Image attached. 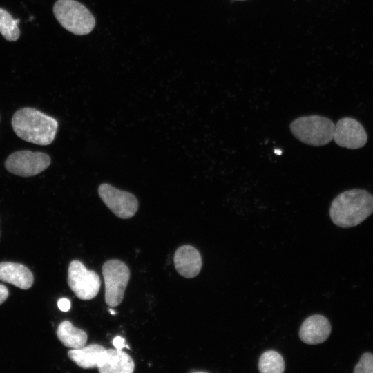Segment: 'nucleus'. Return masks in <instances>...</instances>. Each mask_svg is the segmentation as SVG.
<instances>
[{"label": "nucleus", "mask_w": 373, "mask_h": 373, "mask_svg": "<svg viewBox=\"0 0 373 373\" xmlns=\"http://www.w3.org/2000/svg\"><path fill=\"white\" fill-rule=\"evenodd\" d=\"M373 213V195L360 189L338 195L332 202L329 216L336 226L350 228L361 224Z\"/></svg>", "instance_id": "1"}, {"label": "nucleus", "mask_w": 373, "mask_h": 373, "mask_svg": "<svg viewBox=\"0 0 373 373\" xmlns=\"http://www.w3.org/2000/svg\"><path fill=\"white\" fill-rule=\"evenodd\" d=\"M12 126L21 139L38 145L51 144L56 135L57 121L41 111L30 107L15 112Z\"/></svg>", "instance_id": "2"}, {"label": "nucleus", "mask_w": 373, "mask_h": 373, "mask_svg": "<svg viewBox=\"0 0 373 373\" xmlns=\"http://www.w3.org/2000/svg\"><path fill=\"white\" fill-rule=\"evenodd\" d=\"M289 128L292 135L301 142L320 146L333 140L335 124L326 117L312 115L295 119Z\"/></svg>", "instance_id": "3"}, {"label": "nucleus", "mask_w": 373, "mask_h": 373, "mask_svg": "<svg viewBox=\"0 0 373 373\" xmlns=\"http://www.w3.org/2000/svg\"><path fill=\"white\" fill-rule=\"evenodd\" d=\"M53 13L63 28L77 35L90 33L95 26L93 14L75 0H57L53 6Z\"/></svg>", "instance_id": "4"}, {"label": "nucleus", "mask_w": 373, "mask_h": 373, "mask_svg": "<svg viewBox=\"0 0 373 373\" xmlns=\"http://www.w3.org/2000/svg\"><path fill=\"white\" fill-rule=\"evenodd\" d=\"M105 283V302L109 307L119 305L124 298L130 278V270L123 262L112 259L102 266Z\"/></svg>", "instance_id": "5"}, {"label": "nucleus", "mask_w": 373, "mask_h": 373, "mask_svg": "<svg viewBox=\"0 0 373 373\" xmlns=\"http://www.w3.org/2000/svg\"><path fill=\"white\" fill-rule=\"evenodd\" d=\"M68 283L77 298L90 300L98 294L101 280L96 272L87 269L82 262L75 260L68 267Z\"/></svg>", "instance_id": "6"}, {"label": "nucleus", "mask_w": 373, "mask_h": 373, "mask_svg": "<svg viewBox=\"0 0 373 373\" xmlns=\"http://www.w3.org/2000/svg\"><path fill=\"white\" fill-rule=\"evenodd\" d=\"M50 164V156L42 152L28 150L10 154L5 161V167L10 173L21 177L36 175Z\"/></svg>", "instance_id": "7"}, {"label": "nucleus", "mask_w": 373, "mask_h": 373, "mask_svg": "<svg viewBox=\"0 0 373 373\" xmlns=\"http://www.w3.org/2000/svg\"><path fill=\"white\" fill-rule=\"evenodd\" d=\"M98 193L108 209L120 218H130L137 211L138 201L135 196L129 192L104 183L99 185Z\"/></svg>", "instance_id": "8"}, {"label": "nucleus", "mask_w": 373, "mask_h": 373, "mask_svg": "<svg viewBox=\"0 0 373 373\" xmlns=\"http://www.w3.org/2000/svg\"><path fill=\"white\" fill-rule=\"evenodd\" d=\"M333 140L341 147L357 149L365 146L367 135L358 121L352 117H343L335 124Z\"/></svg>", "instance_id": "9"}, {"label": "nucleus", "mask_w": 373, "mask_h": 373, "mask_svg": "<svg viewBox=\"0 0 373 373\" xmlns=\"http://www.w3.org/2000/svg\"><path fill=\"white\" fill-rule=\"evenodd\" d=\"M331 330L330 323L326 317L321 314H314L303 322L299 330V336L305 343L316 345L325 341Z\"/></svg>", "instance_id": "10"}, {"label": "nucleus", "mask_w": 373, "mask_h": 373, "mask_svg": "<svg viewBox=\"0 0 373 373\" xmlns=\"http://www.w3.org/2000/svg\"><path fill=\"white\" fill-rule=\"evenodd\" d=\"M173 261L177 271L186 278L196 276L202 265L200 252L191 245L180 247L174 254Z\"/></svg>", "instance_id": "11"}, {"label": "nucleus", "mask_w": 373, "mask_h": 373, "mask_svg": "<svg viewBox=\"0 0 373 373\" xmlns=\"http://www.w3.org/2000/svg\"><path fill=\"white\" fill-rule=\"evenodd\" d=\"M135 364L132 358L118 349H106L97 369L100 373H132Z\"/></svg>", "instance_id": "12"}, {"label": "nucleus", "mask_w": 373, "mask_h": 373, "mask_svg": "<svg viewBox=\"0 0 373 373\" xmlns=\"http://www.w3.org/2000/svg\"><path fill=\"white\" fill-rule=\"evenodd\" d=\"M0 280L28 289L32 285L34 277L31 271L22 264L2 262H0Z\"/></svg>", "instance_id": "13"}, {"label": "nucleus", "mask_w": 373, "mask_h": 373, "mask_svg": "<svg viewBox=\"0 0 373 373\" xmlns=\"http://www.w3.org/2000/svg\"><path fill=\"white\" fill-rule=\"evenodd\" d=\"M106 348L99 344H90L86 347L73 349L68 352V358L83 369L97 367Z\"/></svg>", "instance_id": "14"}, {"label": "nucleus", "mask_w": 373, "mask_h": 373, "mask_svg": "<svg viewBox=\"0 0 373 373\" xmlns=\"http://www.w3.org/2000/svg\"><path fill=\"white\" fill-rule=\"evenodd\" d=\"M57 335L64 346L73 349L84 347L88 338V336L84 330L74 327L68 321H62L59 325Z\"/></svg>", "instance_id": "15"}, {"label": "nucleus", "mask_w": 373, "mask_h": 373, "mask_svg": "<svg viewBox=\"0 0 373 373\" xmlns=\"http://www.w3.org/2000/svg\"><path fill=\"white\" fill-rule=\"evenodd\" d=\"M258 370L261 373H282L285 362L280 353L274 350L263 352L258 361Z\"/></svg>", "instance_id": "16"}, {"label": "nucleus", "mask_w": 373, "mask_h": 373, "mask_svg": "<svg viewBox=\"0 0 373 373\" xmlns=\"http://www.w3.org/2000/svg\"><path fill=\"white\" fill-rule=\"evenodd\" d=\"M19 19H14L5 9L0 8V33L8 41H15L20 36Z\"/></svg>", "instance_id": "17"}, {"label": "nucleus", "mask_w": 373, "mask_h": 373, "mask_svg": "<svg viewBox=\"0 0 373 373\" xmlns=\"http://www.w3.org/2000/svg\"><path fill=\"white\" fill-rule=\"evenodd\" d=\"M354 373H373V354L363 353L353 370Z\"/></svg>", "instance_id": "18"}, {"label": "nucleus", "mask_w": 373, "mask_h": 373, "mask_svg": "<svg viewBox=\"0 0 373 373\" xmlns=\"http://www.w3.org/2000/svg\"><path fill=\"white\" fill-rule=\"evenodd\" d=\"M59 309L62 312H68L70 309V302L68 298H60L57 302Z\"/></svg>", "instance_id": "19"}, {"label": "nucleus", "mask_w": 373, "mask_h": 373, "mask_svg": "<svg viewBox=\"0 0 373 373\" xmlns=\"http://www.w3.org/2000/svg\"><path fill=\"white\" fill-rule=\"evenodd\" d=\"M113 344L116 349L122 350L126 346L125 340L121 336H116L113 341Z\"/></svg>", "instance_id": "20"}, {"label": "nucleus", "mask_w": 373, "mask_h": 373, "mask_svg": "<svg viewBox=\"0 0 373 373\" xmlns=\"http://www.w3.org/2000/svg\"><path fill=\"white\" fill-rule=\"evenodd\" d=\"M8 296V290L7 287L0 284V305L3 303Z\"/></svg>", "instance_id": "21"}, {"label": "nucleus", "mask_w": 373, "mask_h": 373, "mask_svg": "<svg viewBox=\"0 0 373 373\" xmlns=\"http://www.w3.org/2000/svg\"><path fill=\"white\" fill-rule=\"evenodd\" d=\"M108 310H109L110 313H111L112 315H115V314H117V313H116L114 310H113L112 309H110V308H109Z\"/></svg>", "instance_id": "22"}, {"label": "nucleus", "mask_w": 373, "mask_h": 373, "mask_svg": "<svg viewBox=\"0 0 373 373\" xmlns=\"http://www.w3.org/2000/svg\"><path fill=\"white\" fill-rule=\"evenodd\" d=\"M282 151L280 150H278V149H276L275 150V153L278 154V155H280L282 153Z\"/></svg>", "instance_id": "23"}, {"label": "nucleus", "mask_w": 373, "mask_h": 373, "mask_svg": "<svg viewBox=\"0 0 373 373\" xmlns=\"http://www.w3.org/2000/svg\"><path fill=\"white\" fill-rule=\"evenodd\" d=\"M236 1H244V0H236Z\"/></svg>", "instance_id": "24"}]
</instances>
